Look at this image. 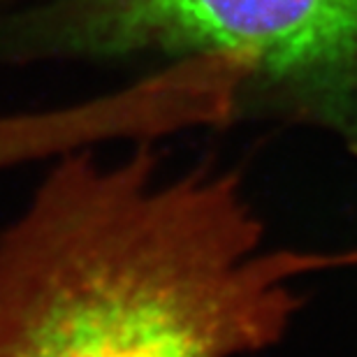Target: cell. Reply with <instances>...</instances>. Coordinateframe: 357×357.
<instances>
[{"mask_svg": "<svg viewBox=\"0 0 357 357\" xmlns=\"http://www.w3.org/2000/svg\"><path fill=\"white\" fill-rule=\"evenodd\" d=\"M351 260L269 248L232 174L75 149L0 234V357L248 355L302 278Z\"/></svg>", "mask_w": 357, "mask_h": 357, "instance_id": "1", "label": "cell"}, {"mask_svg": "<svg viewBox=\"0 0 357 357\" xmlns=\"http://www.w3.org/2000/svg\"><path fill=\"white\" fill-rule=\"evenodd\" d=\"M73 52L227 59L248 77L348 105L357 91V0H61Z\"/></svg>", "mask_w": 357, "mask_h": 357, "instance_id": "2", "label": "cell"}, {"mask_svg": "<svg viewBox=\"0 0 357 357\" xmlns=\"http://www.w3.org/2000/svg\"><path fill=\"white\" fill-rule=\"evenodd\" d=\"M63 130L52 112L0 116V169L49 158L61 149Z\"/></svg>", "mask_w": 357, "mask_h": 357, "instance_id": "3", "label": "cell"}]
</instances>
